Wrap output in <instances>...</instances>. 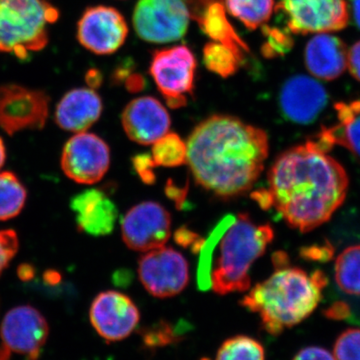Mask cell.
I'll return each instance as SVG.
<instances>
[{"mask_svg":"<svg viewBox=\"0 0 360 360\" xmlns=\"http://www.w3.org/2000/svg\"><path fill=\"white\" fill-rule=\"evenodd\" d=\"M71 210L77 213L80 231L90 236H103L115 229L117 208L101 189H89L71 200Z\"/></svg>","mask_w":360,"mask_h":360,"instance_id":"d6986e66","label":"cell"},{"mask_svg":"<svg viewBox=\"0 0 360 360\" xmlns=\"http://www.w3.org/2000/svg\"><path fill=\"white\" fill-rule=\"evenodd\" d=\"M6 160V146H4V142L0 137V168L4 167V162Z\"/></svg>","mask_w":360,"mask_h":360,"instance_id":"ab89813d","label":"cell"},{"mask_svg":"<svg viewBox=\"0 0 360 360\" xmlns=\"http://www.w3.org/2000/svg\"><path fill=\"white\" fill-rule=\"evenodd\" d=\"M347 68L352 77L360 82V41L348 51Z\"/></svg>","mask_w":360,"mask_h":360,"instance_id":"e575fe53","label":"cell"},{"mask_svg":"<svg viewBox=\"0 0 360 360\" xmlns=\"http://www.w3.org/2000/svg\"><path fill=\"white\" fill-rule=\"evenodd\" d=\"M89 319L99 336L115 342L129 338L141 321V314L131 298L115 290L103 291L94 298Z\"/></svg>","mask_w":360,"mask_h":360,"instance_id":"5bb4252c","label":"cell"},{"mask_svg":"<svg viewBox=\"0 0 360 360\" xmlns=\"http://www.w3.org/2000/svg\"><path fill=\"white\" fill-rule=\"evenodd\" d=\"M172 234V215L155 201L130 208L122 220V236L130 250L148 252L167 245Z\"/></svg>","mask_w":360,"mask_h":360,"instance_id":"8fae6325","label":"cell"},{"mask_svg":"<svg viewBox=\"0 0 360 360\" xmlns=\"http://www.w3.org/2000/svg\"><path fill=\"white\" fill-rule=\"evenodd\" d=\"M9 350L6 347H0V360H8Z\"/></svg>","mask_w":360,"mask_h":360,"instance_id":"60d3db41","label":"cell"},{"mask_svg":"<svg viewBox=\"0 0 360 360\" xmlns=\"http://www.w3.org/2000/svg\"><path fill=\"white\" fill-rule=\"evenodd\" d=\"M125 84H127V89L131 92L141 91L144 86L143 78L139 75L127 77V79L125 80Z\"/></svg>","mask_w":360,"mask_h":360,"instance_id":"74e56055","label":"cell"},{"mask_svg":"<svg viewBox=\"0 0 360 360\" xmlns=\"http://www.w3.org/2000/svg\"><path fill=\"white\" fill-rule=\"evenodd\" d=\"M245 58L239 56L231 47L212 41L203 49V63L205 68L219 77L227 78L238 72L239 66Z\"/></svg>","mask_w":360,"mask_h":360,"instance_id":"484cf974","label":"cell"},{"mask_svg":"<svg viewBox=\"0 0 360 360\" xmlns=\"http://www.w3.org/2000/svg\"><path fill=\"white\" fill-rule=\"evenodd\" d=\"M335 360H360V328L343 331L333 347Z\"/></svg>","mask_w":360,"mask_h":360,"instance_id":"4dcf8cb0","label":"cell"},{"mask_svg":"<svg viewBox=\"0 0 360 360\" xmlns=\"http://www.w3.org/2000/svg\"><path fill=\"white\" fill-rule=\"evenodd\" d=\"M139 276L151 295L174 297L186 290L189 283L188 262L179 251L162 246L141 257Z\"/></svg>","mask_w":360,"mask_h":360,"instance_id":"30bf717a","label":"cell"},{"mask_svg":"<svg viewBox=\"0 0 360 360\" xmlns=\"http://www.w3.org/2000/svg\"><path fill=\"white\" fill-rule=\"evenodd\" d=\"M196 66L195 56L186 45L153 52L149 73L169 108H182L193 96Z\"/></svg>","mask_w":360,"mask_h":360,"instance_id":"8992f818","label":"cell"},{"mask_svg":"<svg viewBox=\"0 0 360 360\" xmlns=\"http://www.w3.org/2000/svg\"><path fill=\"white\" fill-rule=\"evenodd\" d=\"M18 250V234L11 229L0 231V276Z\"/></svg>","mask_w":360,"mask_h":360,"instance_id":"1f68e13d","label":"cell"},{"mask_svg":"<svg viewBox=\"0 0 360 360\" xmlns=\"http://www.w3.org/2000/svg\"><path fill=\"white\" fill-rule=\"evenodd\" d=\"M335 283L348 295L360 296V245H352L336 258Z\"/></svg>","mask_w":360,"mask_h":360,"instance_id":"cb8c5ba5","label":"cell"},{"mask_svg":"<svg viewBox=\"0 0 360 360\" xmlns=\"http://www.w3.org/2000/svg\"><path fill=\"white\" fill-rule=\"evenodd\" d=\"M141 338L146 347L155 348L177 342L180 335L168 322L160 321L150 328L143 329Z\"/></svg>","mask_w":360,"mask_h":360,"instance_id":"f546056e","label":"cell"},{"mask_svg":"<svg viewBox=\"0 0 360 360\" xmlns=\"http://www.w3.org/2000/svg\"><path fill=\"white\" fill-rule=\"evenodd\" d=\"M328 101L324 87L314 78L302 75L286 80L279 94L281 113L297 124H309L316 120Z\"/></svg>","mask_w":360,"mask_h":360,"instance_id":"2e32d148","label":"cell"},{"mask_svg":"<svg viewBox=\"0 0 360 360\" xmlns=\"http://www.w3.org/2000/svg\"><path fill=\"white\" fill-rule=\"evenodd\" d=\"M49 335L44 315L30 305L9 310L2 321L0 335L9 352L25 355L28 360L39 359Z\"/></svg>","mask_w":360,"mask_h":360,"instance_id":"9a60e30c","label":"cell"},{"mask_svg":"<svg viewBox=\"0 0 360 360\" xmlns=\"http://www.w3.org/2000/svg\"><path fill=\"white\" fill-rule=\"evenodd\" d=\"M229 224L220 236L219 257L210 272V286L219 295L250 290L251 266L274 238L269 224H257L246 213Z\"/></svg>","mask_w":360,"mask_h":360,"instance_id":"277c9868","label":"cell"},{"mask_svg":"<svg viewBox=\"0 0 360 360\" xmlns=\"http://www.w3.org/2000/svg\"><path fill=\"white\" fill-rule=\"evenodd\" d=\"M326 316L331 319H345L350 315L349 307L347 303H335L333 307H329L326 311Z\"/></svg>","mask_w":360,"mask_h":360,"instance_id":"d590c367","label":"cell"},{"mask_svg":"<svg viewBox=\"0 0 360 360\" xmlns=\"http://www.w3.org/2000/svg\"><path fill=\"white\" fill-rule=\"evenodd\" d=\"M350 4H352V13L355 25L360 30V0H350Z\"/></svg>","mask_w":360,"mask_h":360,"instance_id":"f35d334b","label":"cell"},{"mask_svg":"<svg viewBox=\"0 0 360 360\" xmlns=\"http://www.w3.org/2000/svg\"><path fill=\"white\" fill-rule=\"evenodd\" d=\"M262 32H264L265 41L262 45V52L265 58L283 56L292 49L293 39L290 30L269 27L265 25L262 26Z\"/></svg>","mask_w":360,"mask_h":360,"instance_id":"f1b7e54d","label":"cell"},{"mask_svg":"<svg viewBox=\"0 0 360 360\" xmlns=\"http://www.w3.org/2000/svg\"><path fill=\"white\" fill-rule=\"evenodd\" d=\"M26 189L15 174L0 172V220L18 217L25 207Z\"/></svg>","mask_w":360,"mask_h":360,"instance_id":"d4e9b609","label":"cell"},{"mask_svg":"<svg viewBox=\"0 0 360 360\" xmlns=\"http://www.w3.org/2000/svg\"><path fill=\"white\" fill-rule=\"evenodd\" d=\"M59 11L46 0H0V52L25 59L49 44Z\"/></svg>","mask_w":360,"mask_h":360,"instance_id":"5b68a950","label":"cell"},{"mask_svg":"<svg viewBox=\"0 0 360 360\" xmlns=\"http://www.w3.org/2000/svg\"><path fill=\"white\" fill-rule=\"evenodd\" d=\"M295 34L338 32L349 20L345 0H281L276 7Z\"/></svg>","mask_w":360,"mask_h":360,"instance_id":"9c48e42d","label":"cell"},{"mask_svg":"<svg viewBox=\"0 0 360 360\" xmlns=\"http://www.w3.org/2000/svg\"><path fill=\"white\" fill-rule=\"evenodd\" d=\"M292 360H335L333 354L328 350L319 347H309L302 348Z\"/></svg>","mask_w":360,"mask_h":360,"instance_id":"836d02e7","label":"cell"},{"mask_svg":"<svg viewBox=\"0 0 360 360\" xmlns=\"http://www.w3.org/2000/svg\"><path fill=\"white\" fill-rule=\"evenodd\" d=\"M110 165V149L98 135L79 132L66 142L61 168L66 176L80 184L101 181Z\"/></svg>","mask_w":360,"mask_h":360,"instance_id":"7c38bea8","label":"cell"},{"mask_svg":"<svg viewBox=\"0 0 360 360\" xmlns=\"http://www.w3.org/2000/svg\"><path fill=\"white\" fill-rule=\"evenodd\" d=\"M151 158L156 167H180L186 163V143L179 134L168 132L153 143Z\"/></svg>","mask_w":360,"mask_h":360,"instance_id":"4316f807","label":"cell"},{"mask_svg":"<svg viewBox=\"0 0 360 360\" xmlns=\"http://www.w3.org/2000/svg\"><path fill=\"white\" fill-rule=\"evenodd\" d=\"M304 61L314 77L330 82L347 70L348 49L340 37L319 33L305 47Z\"/></svg>","mask_w":360,"mask_h":360,"instance_id":"44dd1931","label":"cell"},{"mask_svg":"<svg viewBox=\"0 0 360 360\" xmlns=\"http://www.w3.org/2000/svg\"><path fill=\"white\" fill-rule=\"evenodd\" d=\"M338 124L323 127L315 139L328 150L343 146L360 160V101L335 104Z\"/></svg>","mask_w":360,"mask_h":360,"instance_id":"7402d4cb","label":"cell"},{"mask_svg":"<svg viewBox=\"0 0 360 360\" xmlns=\"http://www.w3.org/2000/svg\"><path fill=\"white\" fill-rule=\"evenodd\" d=\"M188 7L191 18L210 39L227 45L245 58L243 53L250 52V49L229 22L222 0H191Z\"/></svg>","mask_w":360,"mask_h":360,"instance_id":"ffe728a7","label":"cell"},{"mask_svg":"<svg viewBox=\"0 0 360 360\" xmlns=\"http://www.w3.org/2000/svg\"><path fill=\"white\" fill-rule=\"evenodd\" d=\"M122 123L130 141L148 146L168 134L172 118L160 101L155 97L141 96L125 106Z\"/></svg>","mask_w":360,"mask_h":360,"instance_id":"e0dca14e","label":"cell"},{"mask_svg":"<svg viewBox=\"0 0 360 360\" xmlns=\"http://www.w3.org/2000/svg\"><path fill=\"white\" fill-rule=\"evenodd\" d=\"M274 274L250 290L241 300L240 305L259 315L262 328L277 336L297 326L314 311L321 302L328 278L319 270L309 274L290 266L288 255L283 252L274 255Z\"/></svg>","mask_w":360,"mask_h":360,"instance_id":"3957f363","label":"cell"},{"mask_svg":"<svg viewBox=\"0 0 360 360\" xmlns=\"http://www.w3.org/2000/svg\"><path fill=\"white\" fill-rule=\"evenodd\" d=\"M103 110V99L89 87L71 89L63 96L56 110V122L66 131H86L99 120Z\"/></svg>","mask_w":360,"mask_h":360,"instance_id":"ac0fdd59","label":"cell"},{"mask_svg":"<svg viewBox=\"0 0 360 360\" xmlns=\"http://www.w3.org/2000/svg\"><path fill=\"white\" fill-rule=\"evenodd\" d=\"M127 35V20L115 7H89L78 20V42L97 56L115 53L124 44Z\"/></svg>","mask_w":360,"mask_h":360,"instance_id":"4fadbf2b","label":"cell"},{"mask_svg":"<svg viewBox=\"0 0 360 360\" xmlns=\"http://www.w3.org/2000/svg\"><path fill=\"white\" fill-rule=\"evenodd\" d=\"M49 103L51 97L44 90L14 84L0 85V129L9 135L44 129Z\"/></svg>","mask_w":360,"mask_h":360,"instance_id":"ba28073f","label":"cell"},{"mask_svg":"<svg viewBox=\"0 0 360 360\" xmlns=\"http://www.w3.org/2000/svg\"><path fill=\"white\" fill-rule=\"evenodd\" d=\"M85 80H86L89 89H94L101 87V85L103 84V77L101 71L96 70V68H92V70L87 71Z\"/></svg>","mask_w":360,"mask_h":360,"instance_id":"8d00e7d4","label":"cell"},{"mask_svg":"<svg viewBox=\"0 0 360 360\" xmlns=\"http://www.w3.org/2000/svg\"><path fill=\"white\" fill-rule=\"evenodd\" d=\"M189 18L191 11L186 0H139L132 25L144 41L169 44L186 34Z\"/></svg>","mask_w":360,"mask_h":360,"instance_id":"52a82bcc","label":"cell"},{"mask_svg":"<svg viewBox=\"0 0 360 360\" xmlns=\"http://www.w3.org/2000/svg\"><path fill=\"white\" fill-rule=\"evenodd\" d=\"M186 146V163L196 184L221 200L248 193L269 153L264 130L224 115L210 116L196 125Z\"/></svg>","mask_w":360,"mask_h":360,"instance_id":"7a4b0ae2","label":"cell"},{"mask_svg":"<svg viewBox=\"0 0 360 360\" xmlns=\"http://www.w3.org/2000/svg\"><path fill=\"white\" fill-rule=\"evenodd\" d=\"M132 162H134L137 174H139V176L141 177L144 182L149 184L155 182V176L153 169H155L156 165L150 155H141L135 156Z\"/></svg>","mask_w":360,"mask_h":360,"instance_id":"d6a6232c","label":"cell"},{"mask_svg":"<svg viewBox=\"0 0 360 360\" xmlns=\"http://www.w3.org/2000/svg\"><path fill=\"white\" fill-rule=\"evenodd\" d=\"M225 8L248 30L266 25L274 11V0H222Z\"/></svg>","mask_w":360,"mask_h":360,"instance_id":"603a6c76","label":"cell"},{"mask_svg":"<svg viewBox=\"0 0 360 360\" xmlns=\"http://www.w3.org/2000/svg\"><path fill=\"white\" fill-rule=\"evenodd\" d=\"M215 360H265V349L250 336H232L219 348Z\"/></svg>","mask_w":360,"mask_h":360,"instance_id":"83f0119b","label":"cell"},{"mask_svg":"<svg viewBox=\"0 0 360 360\" xmlns=\"http://www.w3.org/2000/svg\"><path fill=\"white\" fill-rule=\"evenodd\" d=\"M348 175L316 139L281 153L269 172V208L300 232L333 217L347 198Z\"/></svg>","mask_w":360,"mask_h":360,"instance_id":"6da1fadb","label":"cell"}]
</instances>
